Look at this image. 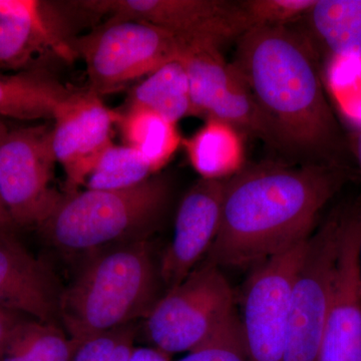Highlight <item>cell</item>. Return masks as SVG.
Masks as SVG:
<instances>
[{"instance_id": "14", "label": "cell", "mask_w": 361, "mask_h": 361, "mask_svg": "<svg viewBox=\"0 0 361 361\" xmlns=\"http://www.w3.org/2000/svg\"><path fill=\"white\" fill-rule=\"evenodd\" d=\"M318 361H361V206L345 207L334 296Z\"/></svg>"}, {"instance_id": "26", "label": "cell", "mask_w": 361, "mask_h": 361, "mask_svg": "<svg viewBox=\"0 0 361 361\" xmlns=\"http://www.w3.org/2000/svg\"><path fill=\"white\" fill-rule=\"evenodd\" d=\"M135 337V323L90 337L78 343L71 361H128Z\"/></svg>"}, {"instance_id": "11", "label": "cell", "mask_w": 361, "mask_h": 361, "mask_svg": "<svg viewBox=\"0 0 361 361\" xmlns=\"http://www.w3.org/2000/svg\"><path fill=\"white\" fill-rule=\"evenodd\" d=\"M73 6L85 13L130 18L158 26L183 44H223L249 30L239 1L228 0H85Z\"/></svg>"}, {"instance_id": "1", "label": "cell", "mask_w": 361, "mask_h": 361, "mask_svg": "<svg viewBox=\"0 0 361 361\" xmlns=\"http://www.w3.org/2000/svg\"><path fill=\"white\" fill-rule=\"evenodd\" d=\"M236 44L232 65L269 122L280 155L297 164L341 165L343 135L307 30L294 23L252 27Z\"/></svg>"}, {"instance_id": "19", "label": "cell", "mask_w": 361, "mask_h": 361, "mask_svg": "<svg viewBox=\"0 0 361 361\" xmlns=\"http://www.w3.org/2000/svg\"><path fill=\"white\" fill-rule=\"evenodd\" d=\"M303 20L315 44L336 59L361 61V0H316Z\"/></svg>"}, {"instance_id": "30", "label": "cell", "mask_w": 361, "mask_h": 361, "mask_svg": "<svg viewBox=\"0 0 361 361\" xmlns=\"http://www.w3.org/2000/svg\"><path fill=\"white\" fill-rule=\"evenodd\" d=\"M350 146L361 172V126L351 133Z\"/></svg>"}, {"instance_id": "8", "label": "cell", "mask_w": 361, "mask_h": 361, "mask_svg": "<svg viewBox=\"0 0 361 361\" xmlns=\"http://www.w3.org/2000/svg\"><path fill=\"white\" fill-rule=\"evenodd\" d=\"M52 125L6 130L0 135V198L18 229L44 224L63 195L54 186Z\"/></svg>"}, {"instance_id": "12", "label": "cell", "mask_w": 361, "mask_h": 361, "mask_svg": "<svg viewBox=\"0 0 361 361\" xmlns=\"http://www.w3.org/2000/svg\"><path fill=\"white\" fill-rule=\"evenodd\" d=\"M61 11L39 0H0V73L44 68L78 59Z\"/></svg>"}, {"instance_id": "17", "label": "cell", "mask_w": 361, "mask_h": 361, "mask_svg": "<svg viewBox=\"0 0 361 361\" xmlns=\"http://www.w3.org/2000/svg\"><path fill=\"white\" fill-rule=\"evenodd\" d=\"M73 90L47 68L0 73V116L20 121H52Z\"/></svg>"}, {"instance_id": "29", "label": "cell", "mask_w": 361, "mask_h": 361, "mask_svg": "<svg viewBox=\"0 0 361 361\" xmlns=\"http://www.w3.org/2000/svg\"><path fill=\"white\" fill-rule=\"evenodd\" d=\"M6 123L0 120V135L6 130ZM18 228L14 224L13 219L7 212L6 207L2 203L0 198V237L2 236H16Z\"/></svg>"}, {"instance_id": "27", "label": "cell", "mask_w": 361, "mask_h": 361, "mask_svg": "<svg viewBox=\"0 0 361 361\" xmlns=\"http://www.w3.org/2000/svg\"><path fill=\"white\" fill-rule=\"evenodd\" d=\"M26 318L30 317L0 306V349L4 348L9 337L13 336L14 330L18 329Z\"/></svg>"}, {"instance_id": "22", "label": "cell", "mask_w": 361, "mask_h": 361, "mask_svg": "<svg viewBox=\"0 0 361 361\" xmlns=\"http://www.w3.org/2000/svg\"><path fill=\"white\" fill-rule=\"evenodd\" d=\"M78 345L59 325L26 318L0 349V361H71Z\"/></svg>"}, {"instance_id": "15", "label": "cell", "mask_w": 361, "mask_h": 361, "mask_svg": "<svg viewBox=\"0 0 361 361\" xmlns=\"http://www.w3.org/2000/svg\"><path fill=\"white\" fill-rule=\"evenodd\" d=\"M227 179H201L183 197L174 234L159 264L161 283L177 286L207 256L219 231Z\"/></svg>"}, {"instance_id": "21", "label": "cell", "mask_w": 361, "mask_h": 361, "mask_svg": "<svg viewBox=\"0 0 361 361\" xmlns=\"http://www.w3.org/2000/svg\"><path fill=\"white\" fill-rule=\"evenodd\" d=\"M128 106H140L177 123L190 116L189 78L180 59L161 66L130 92Z\"/></svg>"}, {"instance_id": "5", "label": "cell", "mask_w": 361, "mask_h": 361, "mask_svg": "<svg viewBox=\"0 0 361 361\" xmlns=\"http://www.w3.org/2000/svg\"><path fill=\"white\" fill-rule=\"evenodd\" d=\"M73 49L85 65L90 90L116 92L171 61L179 59L184 44L172 33L130 18H111L84 37Z\"/></svg>"}, {"instance_id": "10", "label": "cell", "mask_w": 361, "mask_h": 361, "mask_svg": "<svg viewBox=\"0 0 361 361\" xmlns=\"http://www.w3.org/2000/svg\"><path fill=\"white\" fill-rule=\"evenodd\" d=\"M308 238L254 266L247 280L239 320L249 361L284 360L292 287Z\"/></svg>"}, {"instance_id": "20", "label": "cell", "mask_w": 361, "mask_h": 361, "mask_svg": "<svg viewBox=\"0 0 361 361\" xmlns=\"http://www.w3.org/2000/svg\"><path fill=\"white\" fill-rule=\"evenodd\" d=\"M125 145L144 156L154 173L165 167L182 145L177 123L140 106H127L118 123Z\"/></svg>"}, {"instance_id": "7", "label": "cell", "mask_w": 361, "mask_h": 361, "mask_svg": "<svg viewBox=\"0 0 361 361\" xmlns=\"http://www.w3.org/2000/svg\"><path fill=\"white\" fill-rule=\"evenodd\" d=\"M345 207L337 209L307 240L292 287L283 361H318L329 317Z\"/></svg>"}, {"instance_id": "25", "label": "cell", "mask_w": 361, "mask_h": 361, "mask_svg": "<svg viewBox=\"0 0 361 361\" xmlns=\"http://www.w3.org/2000/svg\"><path fill=\"white\" fill-rule=\"evenodd\" d=\"M316 0H242L239 1L247 25L252 27L292 25L303 20Z\"/></svg>"}, {"instance_id": "2", "label": "cell", "mask_w": 361, "mask_h": 361, "mask_svg": "<svg viewBox=\"0 0 361 361\" xmlns=\"http://www.w3.org/2000/svg\"><path fill=\"white\" fill-rule=\"evenodd\" d=\"M345 180V169L337 164L244 166L226 180L219 231L207 262L255 266L300 243Z\"/></svg>"}, {"instance_id": "16", "label": "cell", "mask_w": 361, "mask_h": 361, "mask_svg": "<svg viewBox=\"0 0 361 361\" xmlns=\"http://www.w3.org/2000/svg\"><path fill=\"white\" fill-rule=\"evenodd\" d=\"M59 296L49 267L18 237H0V306L37 322L59 325Z\"/></svg>"}, {"instance_id": "28", "label": "cell", "mask_w": 361, "mask_h": 361, "mask_svg": "<svg viewBox=\"0 0 361 361\" xmlns=\"http://www.w3.org/2000/svg\"><path fill=\"white\" fill-rule=\"evenodd\" d=\"M128 361H172L171 355L155 346H134Z\"/></svg>"}, {"instance_id": "9", "label": "cell", "mask_w": 361, "mask_h": 361, "mask_svg": "<svg viewBox=\"0 0 361 361\" xmlns=\"http://www.w3.org/2000/svg\"><path fill=\"white\" fill-rule=\"evenodd\" d=\"M189 78L190 116L228 123L241 134L260 140L280 155L276 135L256 103L245 80L221 49L211 44H186L180 56Z\"/></svg>"}, {"instance_id": "13", "label": "cell", "mask_w": 361, "mask_h": 361, "mask_svg": "<svg viewBox=\"0 0 361 361\" xmlns=\"http://www.w3.org/2000/svg\"><path fill=\"white\" fill-rule=\"evenodd\" d=\"M52 121V149L65 172V194L77 193L104 149L113 144L111 135L120 123L121 111L111 110L90 90H73Z\"/></svg>"}, {"instance_id": "23", "label": "cell", "mask_w": 361, "mask_h": 361, "mask_svg": "<svg viewBox=\"0 0 361 361\" xmlns=\"http://www.w3.org/2000/svg\"><path fill=\"white\" fill-rule=\"evenodd\" d=\"M155 175L137 149L123 145L108 147L85 180V189L122 190L137 186Z\"/></svg>"}, {"instance_id": "6", "label": "cell", "mask_w": 361, "mask_h": 361, "mask_svg": "<svg viewBox=\"0 0 361 361\" xmlns=\"http://www.w3.org/2000/svg\"><path fill=\"white\" fill-rule=\"evenodd\" d=\"M235 313L229 282L220 267L205 261L159 297L145 329L152 346L170 355L188 353Z\"/></svg>"}, {"instance_id": "3", "label": "cell", "mask_w": 361, "mask_h": 361, "mask_svg": "<svg viewBox=\"0 0 361 361\" xmlns=\"http://www.w3.org/2000/svg\"><path fill=\"white\" fill-rule=\"evenodd\" d=\"M160 281L149 239L92 252L61 292L59 323L78 343L132 324L158 300Z\"/></svg>"}, {"instance_id": "24", "label": "cell", "mask_w": 361, "mask_h": 361, "mask_svg": "<svg viewBox=\"0 0 361 361\" xmlns=\"http://www.w3.org/2000/svg\"><path fill=\"white\" fill-rule=\"evenodd\" d=\"M178 361H249L237 312Z\"/></svg>"}, {"instance_id": "4", "label": "cell", "mask_w": 361, "mask_h": 361, "mask_svg": "<svg viewBox=\"0 0 361 361\" xmlns=\"http://www.w3.org/2000/svg\"><path fill=\"white\" fill-rule=\"evenodd\" d=\"M171 195L170 180L160 175L127 189L65 194L39 230L63 253L87 256L148 239L163 219Z\"/></svg>"}, {"instance_id": "18", "label": "cell", "mask_w": 361, "mask_h": 361, "mask_svg": "<svg viewBox=\"0 0 361 361\" xmlns=\"http://www.w3.org/2000/svg\"><path fill=\"white\" fill-rule=\"evenodd\" d=\"M182 145L202 179H228L245 166L241 133L220 121H206L194 135L183 140Z\"/></svg>"}]
</instances>
